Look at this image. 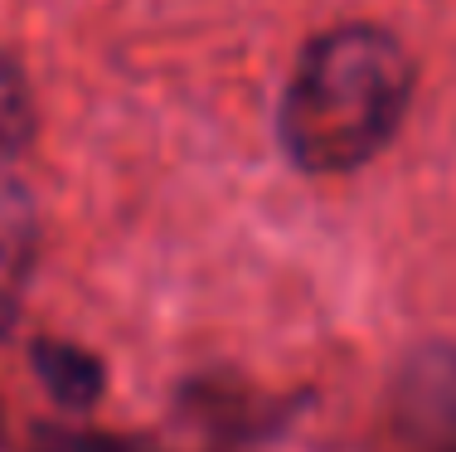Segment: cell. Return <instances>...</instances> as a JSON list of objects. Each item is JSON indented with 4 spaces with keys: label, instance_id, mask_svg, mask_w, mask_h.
<instances>
[{
    "label": "cell",
    "instance_id": "1",
    "mask_svg": "<svg viewBox=\"0 0 456 452\" xmlns=\"http://www.w3.org/2000/svg\"><path fill=\"white\" fill-rule=\"evenodd\" d=\"M412 103V59L379 25H335L301 49L277 136L306 176H350L394 142Z\"/></svg>",
    "mask_w": 456,
    "mask_h": 452
},
{
    "label": "cell",
    "instance_id": "2",
    "mask_svg": "<svg viewBox=\"0 0 456 452\" xmlns=\"http://www.w3.org/2000/svg\"><path fill=\"white\" fill-rule=\"evenodd\" d=\"M35 249H39L35 195L15 176L0 170V321L15 311L20 292H25V277L35 267Z\"/></svg>",
    "mask_w": 456,
    "mask_h": 452
},
{
    "label": "cell",
    "instance_id": "3",
    "mask_svg": "<svg viewBox=\"0 0 456 452\" xmlns=\"http://www.w3.org/2000/svg\"><path fill=\"white\" fill-rule=\"evenodd\" d=\"M35 370H39V380L49 384L53 399H63L73 408L93 404L97 394H102V365H97L88 350L69 346V341H39Z\"/></svg>",
    "mask_w": 456,
    "mask_h": 452
},
{
    "label": "cell",
    "instance_id": "4",
    "mask_svg": "<svg viewBox=\"0 0 456 452\" xmlns=\"http://www.w3.org/2000/svg\"><path fill=\"white\" fill-rule=\"evenodd\" d=\"M408 408L418 414L422 428H437V433L456 438V350L418 360L412 390H408Z\"/></svg>",
    "mask_w": 456,
    "mask_h": 452
},
{
    "label": "cell",
    "instance_id": "5",
    "mask_svg": "<svg viewBox=\"0 0 456 452\" xmlns=\"http://www.w3.org/2000/svg\"><path fill=\"white\" fill-rule=\"evenodd\" d=\"M35 136V98L10 53H0V156H15Z\"/></svg>",
    "mask_w": 456,
    "mask_h": 452
},
{
    "label": "cell",
    "instance_id": "6",
    "mask_svg": "<svg viewBox=\"0 0 456 452\" xmlns=\"http://www.w3.org/2000/svg\"><path fill=\"white\" fill-rule=\"evenodd\" d=\"M39 452H151L132 438H102V433H49Z\"/></svg>",
    "mask_w": 456,
    "mask_h": 452
}]
</instances>
